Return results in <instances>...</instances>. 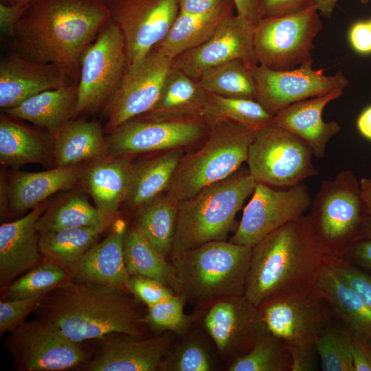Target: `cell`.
<instances>
[{
	"mask_svg": "<svg viewBox=\"0 0 371 371\" xmlns=\"http://www.w3.org/2000/svg\"><path fill=\"white\" fill-rule=\"evenodd\" d=\"M179 202L161 194L137 210L135 227L161 255L172 251Z\"/></svg>",
	"mask_w": 371,
	"mask_h": 371,
	"instance_id": "36",
	"label": "cell"
},
{
	"mask_svg": "<svg viewBox=\"0 0 371 371\" xmlns=\"http://www.w3.org/2000/svg\"><path fill=\"white\" fill-rule=\"evenodd\" d=\"M183 148L133 164L131 178L124 204L137 210L166 192L183 156Z\"/></svg>",
	"mask_w": 371,
	"mask_h": 371,
	"instance_id": "31",
	"label": "cell"
},
{
	"mask_svg": "<svg viewBox=\"0 0 371 371\" xmlns=\"http://www.w3.org/2000/svg\"><path fill=\"white\" fill-rule=\"evenodd\" d=\"M313 288L352 336L371 343V309L324 261Z\"/></svg>",
	"mask_w": 371,
	"mask_h": 371,
	"instance_id": "26",
	"label": "cell"
},
{
	"mask_svg": "<svg viewBox=\"0 0 371 371\" xmlns=\"http://www.w3.org/2000/svg\"><path fill=\"white\" fill-rule=\"evenodd\" d=\"M349 38L352 47L359 53H371V25L370 21L355 23L350 30Z\"/></svg>",
	"mask_w": 371,
	"mask_h": 371,
	"instance_id": "51",
	"label": "cell"
},
{
	"mask_svg": "<svg viewBox=\"0 0 371 371\" xmlns=\"http://www.w3.org/2000/svg\"><path fill=\"white\" fill-rule=\"evenodd\" d=\"M28 5H7L0 3V29L3 38L12 39L15 26Z\"/></svg>",
	"mask_w": 371,
	"mask_h": 371,
	"instance_id": "50",
	"label": "cell"
},
{
	"mask_svg": "<svg viewBox=\"0 0 371 371\" xmlns=\"http://www.w3.org/2000/svg\"><path fill=\"white\" fill-rule=\"evenodd\" d=\"M35 0H0V3L7 5H29Z\"/></svg>",
	"mask_w": 371,
	"mask_h": 371,
	"instance_id": "60",
	"label": "cell"
},
{
	"mask_svg": "<svg viewBox=\"0 0 371 371\" xmlns=\"http://www.w3.org/2000/svg\"><path fill=\"white\" fill-rule=\"evenodd\" d=\"M194 313L196 324L210 337L226 367L248 352L269 331L259 307L243 295L196 306Z\"/></svg>",
	"mask_w": 371,
	"mask_h": 371,
	"instance_id": "11",
	"label": "cell"
},
{
	"mask_svg": "<svg viewBox=\"0 0 371 371\" xmlns=\"http://www.w3.org/2000/svg\"><path fill=\"white\" fill-rule=\"evenodd\" d=\"M323 261L333 269L371 309V276L344 255L324 254Z\"/></svg>",
	"mask_w": 371,
	"mask_h": 371,
	"instance_id": "45",
	"label": "cell"
},
{
	"mask_svg": "<svg viewBox=\"0 0 371 371\" xmlns=\"http://www.w3.org/2000/svg\"><path fill=\"white\" fill-rule=\"evenodd\" d=\"M44 210L38 205L25 216L0 227V286L9 285L25 271L43 262L36 223Z\"/></svg>",
	"mask_w": 371,
	"mask_h": 371,
	"instance_id": "23",
	"label": "cell"
},
{
	"mask_svg": "<svg viewBox=\"0 0 371 371\" xmlns=\"http://www.w3.org/2000/svg\"><path fill=\"white\" fill-rule=\"evenodd\" d=\"M344 90L295 102L282 109L273 117V124L283 128L304 140L314 156L323 158L326 145L337 134L341 126L336 121L326 122L322 111L330 101L339 98Z\"/></svg>",
	"mask_w": 371,
	"mask_h": 371,
	"instance_id": "24",
	"label": "cell"
},
{
	"mask_svg": "<svg viewBox=\"0 0 371 371\" xmlns=\"http://www.w3.org/2000/svg\"><path fill=\"white\" fill-rule=\"evenodd\" d=\"M131 156L108 155L82 170L81 179L105 218L113 223L130 186Z\"/></svg>",
	"mask_w": 371,
	"mask_h": 371,
	"instance_id": "25",
	"label": "cell"
},
{
	"mask_svg": "<svg viewBox=\"0 0 371 371\" xmlns=\"http://www.w3.org/2000/svg\"><path fill=\"white\" fill-rule=\"evenodd\" d=\"M224 0H179L180 11L190 14H203L218 6Z\"/></svg>",
	"mask_w": 371,
	"mask_h": 371,
	"instance_id": "55",
	"label": "cell"
},
{
	"mask_svg": "<svg viewBox=\"0 0 371 371\" xmlns=\"http://www.w3.org/2000/svg\"><path fill=\"white\" fill-rule=\"evenodd\" d=\"M361 192L368 216H371V177L359 181Z\"/></svg>",
	"mask_w": 371,
	"mask_h": 371,
	"instance_id": "58",
	"label": "cell"
},
{
	"mask_svg": "<svg viewBox=\"0 0 371 371\" xmlns=\"http://www.w3.org/2000/svg\"><path fill=\"white\" fill-rule=\"evenodd\" d=\"M127 290L139 302L147 307L154 306L176 294L175 291L161 282L140 276H131Z\"/></svg>",
	"mask_w": 371,
	"mask_h": 371,
	"instance_id": "47",
	"label": "cell"
},
{
	"mask_svg": "<svg viewBox=\"0 0 371 371\" xmlns=\"http://www.w3.org/2000/svg\"><path fill=\"white\" fill-rule=\"evenodd\" d=\"M126 45L127 69L138 65L166 36L179 11V0H104Z\"/></svg>",
	"mask_w": 371,
	"mask_h": 371,
	"instance_id": "13",
	"label": "cell"
},
{
	"mask_svg": "<svg viewBox=\"0 0 371 371\" xmlns=\"http://www.w3.org/2000/svg\"><path fill=\"white\" fill-rule=\"evenodd\" d=\"M255 133L231 121L212 124L203 145L194 153L183 155L166 194L179 202L236 172L247 161Z\"/></svg>",
	"mask_w": 371,
	"mask_h": 371,
	"instance_id": "6",
	"label": "cell"
},
{
	"mask_svg": "<svg viewBox=\"0 0 371 371\" xmlns=\"http://www.w3.org/2000/svg\"><path fill=\"white\" fill-rule=\"evenodd\" d=\"M370 25H371V21H370Z\"/></svg>",
	"mask_w": 371,
	"mask_h": 371,
	"instance_id": "61",
	"label": "cell"
},
{
	"mask_svg": "<svg viewBox=\"0 0 371 371\" xmlns=\"http://www.w3.org/2000/svg\"><path fill=\"white\" fill-rule=\"evenodd\" d=\"M175 335L170 332L149 337L111 334L100 339L97 352L80 368L87 371H160Z\"/></svg>",
	"mask_w": 371,
	"mask_h": 371,
	"instance_id": "20",
	"label": "cell"
},
{
	"mask_svg": "<svg viewBox=\"0 0 371 371\" xmlns=\"http://www.w3.org/2000/svg\"><path fill=\"white\" fill-rule=\"evenodd\" d=\"M291 359L285 341L269 331L251 349L226 367L228 371H291Z\"/></svg>",
	"mask_w": 371,
	"mask_h": 371,
	"instance_id": "41",
	"label": "cell"
},
{
	"mask_svg": "<svg viewBox=\"0 0 371 371\" xmlns=\"http://www.w3.org/2000/svg\"><path fill=\"white\" fill-rule=\"evenodd\" d=\"M254 65L243 59L233 60L204 71L198 81L210 93L256 100V86L251 73Z\"/></svg>",
	"mask_w": 371,
	"mask_h": 371,
	"instance_id": "39",
	"label": "cell"
},
{
	"mask_svg": "<svg viewBox=\"0 0 371 371\" xmlns=\"http://www.w3.org/2000/svg\"><path fill=\"white\" fill-rule=\"evenodd\" d=\"M124 254L126 267L130 276L157 280L178 294L174 266L153 247L135 225L126 229Z\"/></svg>",
	"mask_w": 371,
	"mask_h": 371,
	"instance_id": "37",
	"label": "cell"
},
{
	"mask_svg": "<svg viewBox=\"0 0 371 371\" xmlns=\"http://www.w3.org/2000/svg\"><path fill=\"white\" fill-rule=\"evenodd\" d=\"M127 228L124 219H115L107 236L94 244L71 271L73 282L102 284L127 290L131 276L124 254Z\"/></svg>",
	"mask_w": 371,
	"mask_h": 371,
	"instance_id": "22",
	"label": "cell"
},
{
	"mask_svg": "<svg viewBox=\"0 0 371 371\" xmlns=\"http://www.w3.org/2000/svg\"><path fill=\"white\" fill-rule=\"evenodd\" d=\"M236 15L254 25L263 17L260 0H232Z\"/></svg>",
	"mask_w": 371,
	"mask_h": 371,
	"instance_id": "54",
	"label": "cell"
},
{
	"mask_svg": "<svg viewBox=\"0 0 371 371\" xmlns=\"http://www.w3.org/2000/svg\"><path fill=\"white\" fill-rule=\"evenodd\" d=\"M207 99L208 92L198 80L172 65L155 105L137 117L153 120L202 117Z\"/></svg>",
	"mask_w": 371,
	"mask_h": 371,
	"instance_id": "27",
	"label": "cell"
},
{
	"mask_svg": "<svg viewBox=\"0 0 371 371\" xmlns=\"http://www.w3.org/2000/svg\"><path fill=\"white\" fill-rule=\"evenodd\" d=\"M221 360L207 334L194 326L166 354L160 371H214Z\"/></svg>",
	"mask_w": 371,
	"mask_h": 371,
	"instance_id": "35",
	"label": "cell"
},
{
	"mask_svg": "<svg viewBox=\"0 0 371 371\" xmlns=\"http://www.w3.org/2000/svg\"><path fill=\"white\" fill-rule=\"evenodd\" d=\"M78 82L41 92L17 106L3 109L8 115L28 121L47 131L54 138L74 117Z\"/></svg>",
	"mask_w": 371,
	"mask_h": 371,
	"instance_id": "28",
	"label": "cell"
},
{
	"mask_svg": "<svg viewBox=\"0 0 371 371\" xmlns=\"http://www.w3.org/2000/svg\"><path fill=\"white\" fill-rule=\"evenodd\" d=\"M330 324L318 334L314 344L323 371H354L352 335L343 326Z\"/></svg>",
	"mask_w": 371,
	"mask_h": 371,
	"instance_id": "44",
	"label": "cell"
},
{
	"mask_svg": "<svg viewBox=\"0 0 371 371\" xmlns=\"http://www.w3.org/2000/svg\"><path fill=\"white\" fill-rule=\"evenodd\" d=\"M357 125L360 133L371 140V106L366 108L359 115Z\"/></svg>",
	"mask_w": 371,
	"mask_h": 371,
	"instance_id": "56",
	"label": "cell"
},
{
	"mask_svg": "<svg viewBox=\"0 0 371 371\" xmlns=\"http://www.w3.org/2000/svg\"><path fill=\"white\" fill-rule=\"evenodd\" d=\"M82 172L77 166L38 172H17L7 189L11 209L16 213L34 209L54 193L72 187L81 178Z\"/></svg>",
	"mask_w": 371,
	"mask_h": 371,
	"instance_id": "29",
	"label": "cell"
},
{
	"mask_svg": "<svg viewBox=\"0 0 371 371\" xmlns=\"http://www.w3.org/2000/svg\"><path fill=\"white\" fill-rule=\"evenodd\" d=\"M311 202L308 188L304 183L283 190L256 183L229 241L253 248L270 233L304 214Z\"/></svg>",
	"mask_w": 371,
	"mask_h": 371,
	"instance_id": "15",
	"label": "cell"
},
{
	"mask_svg": "<svg viewBox=\"0 0 371 371\" xmlns=\"http://www.w3.org/2000/svg\"><path fill=\"white\" fill-rule=\"evenodd\" d=\"M254 27L234 14L221 22L204 43L175 58L172 65L198 80L204 71L233 60L256 65Z\"/></svg>",
	"mask_w": 371,
	"mask_h": 371,
	"instance_id": "19",
	"label": "cell"
},
{
	"mask_svg": "<svg viewBox=\"0 0 371 371\" xmlns=\"http://www.w3.org/2000/svg\"><path fill=\"white\" fill-rule=\"evenodd\" d=\"M127 65L123 34L109 19L82 56L74 117L104 106L119 86Z\"/></svg>",
	"mask_w": 371,
	"mask_h": 371,
	"instance_id": "10",
	"label": "cell"
},
{
	"mask_svg": "<svg viewBox=\"0 0 371 371\" xmlns=\"http://www.w3.org/2000/svg\"><path fill=\"white\" fill-rule=\"evenodd\" d=\"M258 307L269 331L284 341H314L331 324L329 305L313 287L270 299Z\"/></svg>",
	"mask_w": 371,
	"mask_h": 371,
	"instance_id": "18",
	"label": "cell"
},
{
	"mask_svg": "<svg viewBox=\"0 0 371 371\" xmlns=\"http://www.w3.org/2000/svg\"><path fill=\"white\" fill-rule=\"evenodd\" d=\"M186 302L183 295L176 293L147 307L142 321L155 333L170 332L182 337L196 324V313L186 314L184 312Z\"/></svg>",
	"mask_w": 371,
	"mask_h": 371,
	"instance_id": "43",
	"label": "cell"
},
{
	"mask_svg": "<svg viewBox=\"0 0 371 371\" xmlns=\"http://www.w3.org/2000/svg\"><path fill=\"white\" fill-rule=\"evenodd\" d=\"M110 224L85 196L74 194L41 215L36 228L39 233L81 227H94L104 231Z\"/></svg>",
	"mask_w": 371,
	"mask_h": 371,
	"instance_id": "38",
	"label": "cell"
},
{
	"mask_svg": "<svg viewBox=\"0 0 371 371\" xmlns=\"http://www.w3.org/2000/svg\"><path fill=\"white\" fill-rule=\"evenodd\" d=\"M172 60L153 49L135 67L126 71L104 104L105 129L112 132L124 122L148 112L156 103Z\"/></svg>",
	"mask_w": 371,
	"mask_h": 371,
	"instance_id": "17",
	"label": "cell"
},
{
	"mask_svg": "<svg viewBox=\"0 0 371 371\" xmlns=\"http://www.w3.org/2000/svg\"><path fill=\"white\" fill-rule=\"evenodd\" d=\"M79 344L40 317L12 330L5 345L19 370L59 371L80 368L89 359Z\"/></svg>",
	"mask_w": 371,
	"mask_h": 371,
	"instance_id": "12",
	"label": "cell"
},
{
	"mask_svg": "<svg viewBox=\"0 0 371 371\" xmlns=\"http://www.w3.org/2000/svg\"><path fill=\"white\" fill-rule=\"evenodd\" d=\"M252 248L212 241L171 258L178 294L196 306L244 295Z\"/></svg>",
	"mask_w": 371,
	"mask_h": 371,
	"instance_id": "5",
	"label": "cell"
},
{
	"mask_svg": "<svg viewBox=\"0 0 371 371\" xmlns=\"http://www.w3.org/2000/svg\"><path fill=\"white\" fill-rule=\"evenodd\" d=\"M210 128L201 117L175 120L135 117L109 133L106 139L110 155L132 157L183 148L207 136Z\"/></svg>",
	"mask_w": 371,
	"mask_h": 371,
	"instance_id": "14",
	"label": "cell"
},
{
	"mask_svg": "<svg viewBox=\"0 0 371 371\" xmlns=\"http://www.w3.org/2000/svg\"><path fill=\"white\" fill-rule=\"evenodd\" d=\"M256 185L249 170L238 169L179 201L170 257L209 242L225 240L236 228V216Z\"/></svg>",
	"mask_w": 371,
	"mask_h": 371,
	"instance_id": "4",
	"label": "cell"
},
{
	"mask_svg": "<svg viewBox=\"0 0 371 371\" xmlns=\"http://www.w3.org/2000/svg\"><path fill=\"white\" fill-rule=\"evenodd\" d=\"M291 359V371H315L317 370L318 355L314 341H285Z\"/></svg>",
	"mask_w": 371,
	"mask_h": 371,
	"instance_id": "48",
	"label": "cell"
},
{
	"mask_svg": "<svg viewBox=\"0 0 371 371\" xmlns=\"http://www.w3.org/2000/svg\"><path fill=\"white\" fill-rule=\"evenodd\" d=\"M201 117L210 127L217 122L227 120L257 131L270 124L273 115L257 100L208 93Z\"/></svg>",
	"mask_w": 371,
	"mask_h": 371,
	"instance_id": "40",
	"label": "cell"
},
{
	"mask_svg": "<svg viewBox=\"0 0 371 371\" xmlns=\"http://www.w3.org/2000/svg\"><path fill=\"white\" fill-rule=\"evenodd\" d=\"M234 9L232 0H224L215 9L203 14L179 11L165 38L153 49L173 60L204 43L221 22L234 14Z\"/></svg>",
	"mask_w": 371,
	"mask_h": 371,
	"instance_id": "30",
	"label": "cell"
},
{
	"mask_svg": "<svg viewBox=\"0 0 371 371\" xmlns=\"http://www.w3.org/2000/svg\"><path fill=\"white\" fill-rule=\"evenodd\" d=\"M54 139L53 153L57 167L92 162L109 155L106 139L96 122L70 121Z\"/></svg>",
	"mask_w": 371,
	"mask_h": 371,
	"instance_id": "32",
	"label": "cell"
},
{
	"mask_svg": "<svg viewBox=\"0 0 371 371\" xmlns=\"http://www.w3.org/2000/svg\"><path fill=\"white\" fill-rule=\"evenodd\" d=\"M50 151L47 139L35 130L5 115L0 120V162L18 167L45 162Z\"/></svg>",
	"mask_w": 371,
	"mask_h": 371,
	"instance_id": "34",
	"label": "cell"
},
{
	"mask_svg": "<svg viewBox=\"0 0 371 371\" xmlns=\"http://www.w3.org/2000/svg\"><path fill=\"white\" fill-rule=\"evenodd\" d=\"M260 1L264 18L295 13L313 5L314 0H260Z\"/></svg>",
	"mask_w": 371,
	"mask_h": 371,
	"instance_id": "49",
	"label": "cell"
},
{
	"mask_svg": "<svg viewBox=\"0 0 371 371\" xmlns=\"http://www.w3.org/2000/svg\"><path fill=\"white\" fill-rule=\"evenodd\" d=\"M67 80L53 63L33 62L13 53L0 63V107L17 106L41 92L71 83Z\"/></svg>",
	"mask_w": 371,
	"mask_h": 371,
	"instance_id": "21",
	"label": "cell"
},
{
	"mask_svg": "<svg viewBox=\"0 0 371 371\" xmlns=\"http://www.w3.org/2000/svg\"><path fill=\"white\" fill-rule=\"evenodd\" d=\"M324 251L309 214L268 234L253 248L244 297L259 306L313 287Z\"/></svg>",
	"mask_w": 371,
	"mask_h": 371,
	"instance_id": "2",
	"label": "cell"
},
{
	"mask_svg": "<svg viewBox=\"0 0 371 371\" xmlns=\"http://www.w3.org/2000/svg\"><path fill=\"white\" fill-rule=\"evenodd\" d=\"M324 254L343 255L368 216L360 184L352 170L322 182L309 214Z\"/></svg>",
	"mask_w": 371,
	"mask_h": 371,
	"instance_id": "7",
	"label": "cell"
},
{
	"mask_svg": "<svg viewBox=\"0 0 371 371\" xmlns=\"http://www.w3.org/2000/svg\"><path fill=\"white\" fill-rule=\"evenodd\" d=\"M338 0H314L313 5L319 13L327 18L330 17ZM362 4L368 3L370 0H359Z\"/></svg>",
	"mask_w": 371,
	"mask_h": 371,
	"instance_id": "57",
	"label": "cell"
},
{
	"mask_svg": "<svg viewBox=\"0 0 371 371\" xmlns=\"http://www.w3.org/2000/svg\"><path fill=\"white\" fill-rule=\"evenodd\" d=\"M72 282L69 271L59 266L43 262L3 288V299L15 300L48 294Z\"/></svg>",
	"mask_w": 371,
	"mask_h": 371,
	"instance_id": "42",
	"label": "cell"
},
{
	"mask_svg": "<svg viewBox=\"0 0 371 371\" xmlns=\"http://www.w3.org/2000/svg\"><path fill=\"white\" fill-rule=\"evenodd\" d=\"M322 29L314 5L295 13L261 19L254 27L257 64L290 70L313 61V41Z\"/></svg>",
	"mask_w": 371,
	"mask_h": 371,
	"instance_id": "9",
	"label": "cell"
},
{
	"mask_svg": "<svg viewBox=\"0 0 371 371\" xmlns=\"http://www.w3.org/2000/svg\"><path fill=\"white\" fill-rule=\"evenodd\" d=\"M313 63L290 70H273L258 64L252 65L256 100L274 115L295 102L346 87L348 81L343 73L326 76L324 69H314Z\"/></svg>",
	"mask_w": 371,
	"mask_h": 371,
	"instance_id": "16",
	"label": "cell"
},
{
	"mask_svg": "<svg viewBox=\"0 0 371 371\" xmlns=\"http://www.w3.org/2000/svg\"><path fill=\"white\" fill-rule=\"evenodd\" d=\"M313 155L304 140L271 123L256 131L247 162L256 183L286 188L318 175Z\"/></svg>",
	"mask_w": 371,
	"mask_h": 371,
	"instance_id": "8",
	"label": "cell"
},
{
	"mask_svg": "<svg viewBox=\"0 0 371 371\" xmlns=\"http://www.w3.org/2000/svg\"><path fill=\"white\" fill-rule=\"evenodd\" d=\"M137 302L125 289L72 282L48 293L39 308L41 318L80 343L113 333L144 337L146 326Z\"/></svg>",
	"mask_w": 371,
	"mask_h": 371,
	"instance_id": "3",
	"label": "cell"
},
{
	"mask_svg": "<svg viewBox=\"0 0 371 371\" xmlns=\"http://www.w3.org/2000/svg\"><path fill=\"white\" fill-rule=\"evenodd\" d=\"M363 239H371V216H367L363 220L355 241Z\"/></svg>",
	"mask_w": 371,
	"mask_h": 371,
	"instance_id": "59",
	"label": "cell"
},
{
	"mask_svg": "<svg viewBox=\"0 0 371 371\" xmlns=\"http://www.w3.org/2000/svg\"><path fill=\"white\" fill-rule=\"evenodd\" d=\"M102 232L98 227H81L40 233L38 245L43 262L71 273Z\"/></svg>",
	"mask_w": 371,
	"mask_h": 371,
	"instance_id": "33",
	"label": "cell"
},
{
	"mask_svg": "<svg viewBox=\"0 0 371 371\" xmlns=\"http://www.w3.org/2000/svg\"><path fill=\"white\" fill-rule=\"evenodd\" d=\"M354 371H371V343L352 336Z\"/></svg>",
	"mask_w": 371,
	"mask_h": 371,
	"instance_id": "53",
	"label": "cell"
},
{
	"mask_svg": "<svg viewBox=\"0 0 371 371\" xmlns=\"http://www.w3.org/2000/svg\"><path fill=\"white\" fill-rule=\"evenodd\" d=\"M47 294L0 302V332L12 331L23 322L25 317L39 308Z\"/></svg>",
	"mask_w": 371,
	"mask_h": 371,
	"instance_id": "46",
	"label": "cell"
},
{
	"mask_svg": "<svg viewBox=\"0 0 371 371\" xmlns=\"http://www.w3.org/2000/svg\"><path fill=\"white\" fill-rule=\"evenodd\" d=\"M109 19L104 0H35L17 22L11 45L21 57L53 63L78 82L82 56Z\"/></svg>",
	"mask_w": 371,
	"mask_h": 371,
	"instance_id": "1",
	"label": "cell"
},
{
	"mask_svg": "<svg viewBox=\"0 0 371 371\" xmlns=\"http://www.w3.org/2000/svg\"><path fill=\"white\" fill-rule=\"evenodd\" d=\"M343 255L353 263L371 269V239L354 242Z\"/></svg>",
	"mask_w": 371,
	"mask_h": 371,
	"instance_id": "52",
	"label": "cell"
}]
</instances>
